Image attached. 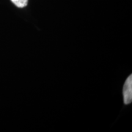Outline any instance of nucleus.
<instances>
[{
	"label": "nucleus",
	"instance_id": "2",
	"mask_svg": "<svg viewBox=\"0 0 132 132\" xmlns=\"http://www.w3.org/2000/svg\"><path fill=\"white\" fill-rule=\"evenodd\" d=\"M11 1L18 7H24L27 6L28 0H11Z\"/></svg>",
	"mask_w": 132,
	"mask_h": 132
},
{
	"label": "nucleus",
	"instance_id": "1",
	"mask_svg": "<svg viewBox=\"0 0 132 132\" xmlns=\"http://www.w3.org/2000/svg\"><path fill=\"white\" fill-rule=\"evenodd\" d=\"M123 102L125 104H129L132 101V75L128 77L123 86Z\"/></svg>",
	"mask_w": 132,
	"mask_h": 132
}]
</instances>
